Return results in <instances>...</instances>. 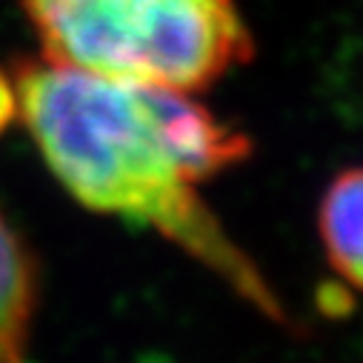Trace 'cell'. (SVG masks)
I'll list each match as a JSON object with an SVG mask.
<instances>
[{"label": "cell", "mask_w": 363, "mask_h": 363, "mask_svg": "<svg viewBox=\"0 0 363 363\" xmlns=\"http://www.w3.org/2000/svg\"><path fill=\"white\" fill-rule=\"evenodd\" d=\"M15 115H18V92H15L12 74L0 72V135L12 126Z\"/></svg>", "instance_id": "obj_5"}, {"label": "cell", "mask_w": 363, "mask_h": 363, "mask_svg": "<svg viewBox=\"0 0 363 363\" xmlns=\"http://www.w3.org/2000/svg\"><path fill=\"white\" fill-rule=\"evenodd\" d=\"M18 118L60 184L89 209L157 229L269 318L284 309L226 238L198 186L240 163L249 138L195 95L98 77L46 57L12 66Z\"/></svg>", "instance_id": "obj_1"}, {"label": "cell", "mask_w": 363, "mask_h": 363, "mask_svg": "<svg viewBox=\"0 0 363 363\" xmlns=\"http://www.w3.org/2000/svg\"><path fill=\"white\" fill-rule=\"evenodd\" d=\"M323 252L337 275L363 292V166L340 172L318 212Z\"/></svg>", "instance_id": "obj_3"}, {"label": "cell", "mask_w": 363, "mask_h": 363, "mask_svg": "<svg viewBox=\"0 0 363 363\" xmlns=\"http://www.w3.org/2000/svg\"><path fill=\"white\" fill-rule=\"evenodd\" d=\"M35 263L15 229L0 218V363H21L35 318Z\"/></svg>", "instance_id": "obj_4"}, {"label": "cell", "mask_w": 363, "mask_h": 363, "mask_svg": "<svg viewBox=\"0 0 363 363\" xmlns=\"http://www.w3.org/2000/svg\"><path fill=\"white\" fill-rule=\"evenodd\" d=\"M40 57L195 95L255 52L238 0H23Z\"/></svg>", "instance_id": "obj_2"}]
</instances>
